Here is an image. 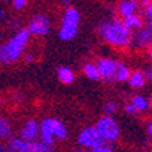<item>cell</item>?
Listing matches in <instances>:
<instances>
[{
  "mask_svg": "<svg viewBox=\"0 0 152 152\" xmlns=\"http://www.w3.org/2000/svg\"><path fill=\"white\" fill-rule=\"evenodd\" d=\"M98 34L104 42L115 48H126L132 41V31H129L118 18L102 20L98 26Z\"/></svg>",
  "mask_w": 152,
  "mask_h": 152,
  "instance_id": "1",
  "label": "cell"
},
{
  "mask_svg": "<svg viewBox=\"0 0 152 152\" xmlns=\"http://www.w3.org/2000/svg\"><path fill=\"white\" fill-rule=\"evenodd\" d=\"M28 38L30 34L27 28H19L6 44L0 45V63L12 64L18 61L27 46Z\"/></svg>",
  "mask_w": 152,
  "mask_h": 152,
  "instance_id": "2",
  "label": "cell"
},
{
  "mask_svg": "<svg viewBox=\"0 0 152 152\" xmlns=\"http://www.w3.org/2000/svg\"><path fill=\"white\" fill-rule=\"evenodd\" d=\"M80 14L73 7H68L61 19V26L58 30V37L63 41H71L76 37L79 30Z\"/></svg>",
  "mask_w": 152,
  "mask_h": 152,
  "instance_id": "3",
  "label": "cell"
},
{
  "mask_svg": "<svg viewBox=\"0 0 152 152\" xmlns=\"http://www.w3.org/2000/svg\"><path fill=\"white\" fill-rule=\"evenodd\" d=\"M94 128L96 129V132L99 133V136L102 137L104 142H114L120 137V126L113 117L104 115V117L99 118Z\"/></svg>",
  "mask_w": 152,
  "mask_h": 152,
  "instance_id": "4",
  "label": "cell"
},
{
  "mask_svg": "<svg viewBox=\"0 0 152 152\" xmlns=\"http://www.w3.org/2000/svg\"><path fill=\"white\" fill-rule=\"evenodd\" d=\"M10 152H53V145L45 144L42 141H25V140L14 137L8 142Z\"/></svg>",
  "mask_w": 152,
  "mask_h": 152,
  "instance_id": "5",
  "label": "cell"
},
{
  "mask_svg": "<svg viewBox=\"0 0 152 152\" xmlns=\"http://www.w3.org/2000/svg\"><path fill=\"white\" fill-rule=\"evenodd\" d=\"M77 144L83 149H96L104 145V141L94 126H86L77 136Z\"/></svg>",
  "mask_w": 152,
  "mask_h": 152,
  "instance_id": "6",
  "label": "cell"
},
{
  "mask_svg": "<svg viewBox=\"0 0 152 152\" xmlns=\"http://www.w3.org/2000/svg\"><path fill=\"white\" fill-rule=\"evenodd\" d=\"M118 64H120V61L114 60V58H98V61H96L95 65L98 68L99 77L106 83L115 82Z\"/></svg>",
  "mask_w": 152,
  "mask_h": 152,
  "instance_id": "7",
  "label": "cell"
},
{
  "mask_svg": "<svg viewBox=\"0 0 152 152\" xmlns=\"http://www.w3.org/2000/svg\"><path fill=\"white\" fill-rule=\"evenodd\" d=\"M52 27L50 19L44 14H37L31 18V20L28 22L27 31L30 35H37V37H44V35L49 34Z\"/></svg>",
  "mask_w": 152,
  "mask_h": 152,
  "instance_id": "8",
  "label": "cell"
},
{
  "mask_svg": "<svg viewBox=\"0 0 152 152\" xmlns=\"http://www.w3.org/2000/svg\"><path fill=\"white\" fill-rule=\"evenodd\" d=\"M38 136H39V124L35 120L26 121L19 132V139L25 141H37Z\"/></svg>",
  "mask_w": 152,
  "mask_h": 152,
  "instance_id": "9",
  "label": "cell"
},
{
  "mask_svg": "<svg viewBox=\"0 0 152 152\" xmlns=\"http://www.w3.org/2000/svg\"><path fill=\"white\" fill-rule=\"evenodd\" d=\"M130 44H133V46L144 49V48H149L152 45V34L147 30L145 27L137 30L134 34L132 35V41Z\"/></svg>",
  "mask_w": 152,
  "mask_h": 152,
  "instance_id": "10",
  "label": "cell"
},
{
  "mask_svg": "<svg viewBox=\"0 0 152 152\" xmlns=\"http://www.w3.org/2000/svg\"><path fill=\"white\" fill-rule=\"evenodd\" d=\"M53 118H44L42 122L39 124V136H41V141L49 145H53L54 137H53Z\"/></svg>",
  "mask_w": 152,
  "mask_h": 152,
  "instance_id": "11",
  "label": "cell"
},
{
  "mask_svg": "<svg viewBox=\"0 0 152 152\" xmlns=\"http://www.w3.org/2000/svg\"><path fill=\"white\" fill-rule=\"evenodd\" d=\"M137 7H139L137 0H122L118 4V14L122 18H128V16L136 14Z\"/></svg>",
  "mask_w": 152,
  "mask_h": 152,
  "instance_id": "12",
  "label": "cell"
},
{
  "mask_svg": "<svg viewBox=\"0 0 152 152\" xmlns=\"http://www.w3.org/2000/svg\"><path fill=\"white\" fill-rule=\"evenodd\" d=\"M57 77H58V80H60L61 83H64V84H71V83H73V80H75V73H73V71L71 69L69 66H58L57 68Z\"/></svg>",
  "mask_w": 152,
  "mask_h": 152,
  "instance_id": "13",
  "label": "cell"
},
{
  "mask_svg": "<svg viewBox=\"0 0 152 152\" xmlns=\"http://www.w3.org/2000/svg\"><path fill=\"white\" fill-rule=\"evenodd\" d=\"M128 82H129V86L132 88H142L144 84H145V82H147L145 75H144L142 71H134V72L130 73Z\"/></svg>",
  "mask_w": 152,
  "mask_h": 152,
  "instance_id": "14",
  "label": "cell"
},
{
  "mask_svg": "<svg viewBox=\"0 0 152 152\" xmlns=\"http://www.w3.org/2000/svg\"><path fill=\"white\" fill-rule=\"evenodd\" d=\"M52 126H53V137L54 139L63 141V140H65L66 137H68V130H66L65 125H64L60 120L53 118V124H52Z\"/></svg>",
  "mask_w": 152,
  "mask_h": 152,
  "instance_id": "15",
  "label": "cell"
},
{
  "mask_svg": "<svg viewBox=\"0 0 152 152\" xmlns=\"http://www.w3.org/2000/svg\"><path fill=\"white\" fill-rule=\"evenodd\" d=\"M122 23H124V26L129 30V31L142 28V19H141V16L137 15V14L130 15V16H128V18H124Z\"/></svg>",
  "mask_w": 152,
  "mask_h": 152,
  "instance_id": "16",
  "label": "cell"
},
{
  "mask_svg": "<svg viewBox=\"0 0 152 152\" xmlns=\"http://www.w3.org/2000/svg\"><path fill=\"white\" fill-rule=\"evenodd\" d=\"M12 134V126L7 118L0 115V140H7Z\"/></svg>",
  "mask_w": 152,
  "mask_h": 152,
  "instance_id": "17",
  "label": "cell"
},
{
  "mask_svg": "<svg viewBox=\"0 0 152 152\" xmlns=\"http://www.w3.org/2000/svg\"><path fill=\"white\" fill-rule=\"evenodd\" d=\"M130 68L126 65L125 63H121L118 64V69H117V75H115V82H120V83H124V82H128L130 76Z\"/></svg>",
  "mask_w": 152,
  "mask_h": 152,
  "instance_id": "18",
  "label": "cell"
},
{
  "mask_svg": "<svg viewBox=\"0 0 152 152\" xmlns=\"http://www.w3.org/2000/svg\"><path fill=\"white\" fill-rule=\"evenodd\" d=\"M130 104L133 107L139 111H145L148 109V101H147L142 95H133L132 96V101H130Z\"/></svg>",
  "mask_w": 152,
  "mask_h": 152,
  "instance_id": "19",
  "label": "cell"
},
{
  "mask_svg": "<svg viewBox=\"0 0 152 152\" xmlns=\"http://www.w3.org/2000/svg\"><path fill=\"white\" fill-rule=\"evenodd\" d=\"M83 72L84 75L91 80H99V72H98V68L95 65L94 63H86L84 66H83Z\"/></svg>",
  "mask_w": 152,
  "mask_h": 152,
  "instance_id": "20",
  "label": "cell"
},
{
  "mask_svg": "<svg viewBox=\"0 0 152 152\" xmlns=\"http://www.w3.org/2000/svg\"><path fill=\"white\" fill-rule=\"evenodd\" d=\"M117 110H118L117 102L110 101V102H107V103L104 104V113H106V115H109V117H111Z\"/></svg>",
  "mask_w": 152,
  "mask_h": 152,
  "instance_id": "21",
  "label": "cell"
},
{
  "mask_svg": "<svg viewBox=\"0 0 152 152\" xmlns=\"http://www.w3.org/2000/svg\"><path fill=\"white\" fill-rule=\"evenodd\" d=\"M26 6H27V0H12V7L18 11L23 10Z\"/></svg>",
  "mask_w": 152,
  "mask_h": 152,
  "instance_id": "22",
  "label": "cell"
},
{
  "mask_svg": "<svg viewBox=\"0 0 152 152\" xmlns=\"http://www.w3.org/2000/svg\"><path fill=\"white\" fill-rule=\"evenodd\" d=\"M125 111H126L128 114H130V115H134V114H137V110L133 107L132 104H130V102L125 104Z\"/></svg>",
  "mask_w": 152,
  "mask_h": 152,
  "instance_id": "23",
  "label": "cell"
},
{
  "mask_svg": "<svg viewBox=\"0 0 152 152\" xmlns=\"http://www.w3.org/2000/svg\"><path fill=\"white\" fill-rule=\"evenodd\" d=\"M91 152H114V151L110 148V147L102 145V147H99V148H96V149H92Z\"/></svg>",
  "mask_w": 152,
  "mask_h": 152,
  "instance_id": "24",
  "label": "cell"
},
{
  "mask_svg": "<svg viewBox=\"0 0 152 152\" xmlns=\"http://www.w3.org/2000/svg\"><path fill=\"white\" fill-rule=\"evenodd\" d=\"M145 16L149 19V20H152V3L145 8Z\"/></svg>",
  "mask_w": 152,
  "mask_h": 152,
  "instance_id": "25",
  "label": "cell"
},
{
  "mask_svg": "<svg viewBox=\"0 0 152 152\" xmlns=\"http://www.w3.org/2000/svg\"><path fill=\"white\" fill-rule=\"evenodd\" d=\"M144 75H145V80L152 82V66H151V68H148V69L144 72Z\"/></svg>",
  "mask_w": 152,
  "mask_h": 152,
  "instance_id": "26",
  "label": "cell"
},
{
  "mask_svg": "<svg viewBox=\"0 0 152 152\" xmlns=\"http://www.w3.org/2000/svg\"><path fill=\"white\" fill-rule=\"evenodd\" d=\"M151 3H152L151 0H140V6H141V7H144V10H145L147 7H148Z\"/></svg>",
  "mask_w": 152,
  "mask_h": 152,
  "instance_id": "27",
  "label": "cell"
},
{
  "mask_svg": "<svg viewBox=\"0 0 152 152\" xmlns=\"http://www.w3.org/2000/svg\"><path fill=\"white\" fill-rule=\"evenodd\" d=\"M8 27L10 28H16L18 27V19H11V22H10V25H8Z\"/></svg>",
  "mask_w": 152,
  "mask_h": 152,
  "instance_id": "28",
  "label": "cell"
},
{
  "mask_svg": "<svg viewBox=\"0 0 152 152\" xmlns=\"http://www.w3.org/2000/svg\"><path fill=\"white\" fill-rule=\"evenodd\" d=\"M0 152H10L8 151V147H7L6 144H3L1 141H0Z\"/></svg>",
  "mask_w": 152,
  "mask_h": 152,
  "instance_id": "29",
  "label": "cell"
},
{
  "mask_svg": "<svg viewBox=\"0 0 152 152\" xmlns=\"http://www.w3.org/2000/svg\"><path fill=\"white\" fill-rule=\"evenodd\" d=\"M25 60H26V63H33L34 61V56L33 54H26Z\"/></svg>",
  "mask_w": 152,
  "mask_h": 152,
  "instance_id": "30",
  "label": "cell"
},
{
  "mask_svg": "<svg viewBox=\"0 0 152 152\" xmlns=\"http://www.w3.org/2000/svg\"><path fill=\"white\" fill-rule=\"evenodd\" d=\"M148 134L151 136V139H152V120L148 122Z\"/></svg>",
  "mask_w": 152,
  "mask_h": 152,
  "instance_id": "31",
  "label": "cell"
},
{
  "mask_svg": "<svg viewBox=\"0 0 152 152\" xmlns=\"http://www.w3.org/2000/svg\"><path fill=\"white\" fill-rule=\"evenodd\" d=\"M61 3H63V6H65L68 8L71 6V0H61Z\"/></svg>",
  "mask_w": 152,
  "mask_h": 152,
  "instance_id": "32",
  "label": "cell"
},
{
  "mask_svg": "<svg viewBox=\"0 0 152 152\" xmlns=\"http://www.w3.org/2000/svg\"><path fill=\"white\" fill-rule=\"evenodd\" d=\"M4 19H6V12H4L3 10H0V22L4 20Z\"/></svg>",
  "mask_w": 152,
  "mask_h": 152,
  "instance_id": "33",
  "label": "cell"
},
{
  "mask_svg": "<svg viewBox=\"0 0 152 152\" xmlns=\"http://www.w3.org/2000/svg\"><path fill=\"white\" fill-rule=\"evenodd\" d=\"M147 30H148V31L149 33H151V34H152V20H149V22H148V25H147Z\"/></svg>",
  "mask_w": 152,
  "mask_h": 152,
  "instance_id": "34",
  "label": "cell"
},
{
  "mask_svg": "<svg viewBox=\"0 0 152 152\" xmlns=\"http://www.w3.org/2000/svg\"><path fill=\"white\" fill-rule=\"evenodd\" d=\"M71 152H90L88 149H83V148H80V149H72Z\"/></svg>",
  "mask_w": 152,
  "mask_h": 152,
  "instance_id": "35",
  "label": "cell"
},
{
  "mask_svg": "<svg viewBox=\"0 0 152 152\" xmlns=\"http://www.w3.org/2000/svg\"><path fill=\"white\" fill-rule=\"evenodd\" d=\"M148 54H149V58L152 60V45L149 46V50H148Z\"/></svg>",
  "mask_w": 152,
  "mask_h": 152,
  "instance_id": "36",
  "label": "cell"
},
{
  "mask_svg": "<svg viewBox=\"0 0 152 152\" xmlns=\"http://www.w3.org/2000/svg\"><path fill=\"white\" fill-rule=\"evenodd\" d=\"M148 107L152 109V95H151V98H149V101H148Z\"/></svg>",
  "mask_w": 152,
  "mask_h": 152,
  "instance_id": "37",
  "label": "cell"
},
{
  "mask_svg": "<svg viewBox=\"0 0 152 152\" xmlns=\"http://www.w3.org/2000/svg\"><path fill=\"white\" fill-rule=\"evenodd\" d=\"M6 1H8V0H6Z\"/></svg>",
  "mask_w": 152,
  "mask_h": 152,
  "instance_id": "38",
  "label": "cell"
}]
</instances>
